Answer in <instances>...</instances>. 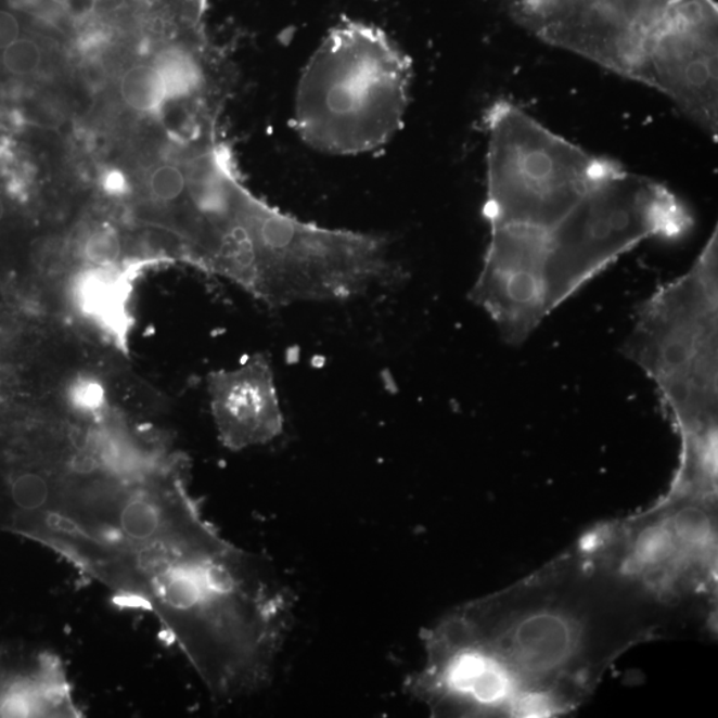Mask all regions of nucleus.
<instances>
[{"mask_svg": "<svg viewBox=\"0 0 718 718\" xmlns=\"http://www.w3.org/2000/svg\"><path fill=\"white\" fill-rule=\"evenodd\" d=\"M69 408L87 418H102L107 410V392L102 381L91 375H79L69 382L67 393Z\"/></svg>", "mask_w": 718, "mask_h": 718, "instance_id": "nucleus-14", "label": "nucleus"}, {"mask_svg": "<svg viewBox=\"0 0 718 718\" xmlns=\"http://www.w3.org/2000/svg\"><path fill=\"white\" fill-rule=\"evenodd\" d=\"M69 293L81 317L112 337L126 339L131 284L123 270L88 267L76 275Z\"/></svg>", "mask_w": 718, "mask_h": 718, "instance_id": "nucleus-10", "label": "nucleus"}, {"mask_svg": "<svg viewBox=\"0 0 718 718\" xmlns=\"http://www.w3.org/2000/svg\"><path fill=\"white\" fill-rule=\"evenodd\" d=\"M209 392L217 433L228 449L267 445L284 429L273 369L264 355L232 372L211 374Z\"/></svg>", "mask_w": 718, "mask_h": 718, "instance_id": "nucleus-9", "label": "nucleus"}, {"mask_svg": "<svg viewBox=\"0 0 718 718\" xmlns=\"http://www.w3.org/2000/svg\"><path fill=\"white\" fill-rule=\"evenodd\" d=\"M2 62L10 74L26 76L42 63V50L33 39L20 38L3 50Z\"/></svg>", "mask_w": 718, "mask_h": 718, "instance_id": "nucleus-16", "label": "nucleus"}, {"mask_svg": "<svg viewBox=\"0 0 718 718\" xmlns=\"http://www.w3.org/2000/svg\"><path fill=\"white\" fill-rule=\"evenodd\" d=\"M490 229H549L619 164L550 131L509 100L485 115Z\"/></svg>", "mask_w": 718, "mask_h": 718, "instance_id": "nucleus-6", "label": "nucleus"}, {"mask_svg": "<svg viewBox=\"0 0 718 718\" xmlns=\"http://www.w3.org/2000/svg\"><path fill=\"white\" fill-rule=\"evenodd\" d=\"M624 355L655 382L681 439L679 470L717 474V232L685 274L639 306Z\"/></svg>", "mask_w": 718, "mask_h": 718, "instance_id": "nucleus-3", "label": "nucleus"}, {"mask_svg": "<svg viewBox=\"0 0 718 718\" xmlns=\"http://www.w3.org/2000/svg\"><path fill=\"white\" fill-rule=\"evenodd\" d=\"M120 93L126 104L139 112H156L169 100L161 75L149 64L127 70L120 81Z\"/></svg>", "mask_w": 718, "mask_h": 718, "instance_id": "nucleus-12", "label": "nucleus"}, {"mask_svg": "<svg viewBox=\"0 0 718 718\" xmlns=\"http://www.w3.org/2000/svg\"><path fill=\"white\" fill-rule=\"evenodd\" d=\"M4 164H5V157L3 155V151L0 150V175L3 174Z\"/></svg>", "mask_w": 718, "mask_h": 718, "instance_id": "nucleus-20", "label": "nucleus"}, {"mask_svg": "<svg viewBox=\"0 0 718 718\" xmlns=\"http://www.w3.org/2000/svg\"><path fill=\"white\" fill-rule=\"evenodd\" d=\"M411 61L380 27L345 20L299 75L292 125L311 150L357 156L390 143L409 105Z\"/></svg>", "mask_w": 718, "mask_h": 718, "instance_id": "nucleus-4", "label": "nucleus"}, {"mask_svg": "<svg viewBox=\"0 0 718 718\" xmlns=\"http://www.w3.org/2000/svg\"><path fill=\"white\" fill-rule=\"evenodd\" d=\"M103 188L110 194H123L127 191V181L125 175L111 170L103 179Z\"/></svg>", "mask_w": 718, "mask_h": 718, "instance_id": "nucleus-19", "label": "nucleus"}, {"mask_svg": "<svg viewBox=\"0 0 718 718\" xmlns=\"http://www.w3.org/2000/svg\"><path fill=\"white\" fill-rule=\"evenodd\" d=\"M676 0H509L538 38L632 79L641 50Z\"/></svg>", "mask_w": 718, "mask_h": 718, "instance_id": "nucleus-7", "label": "nucleus"}, {"mask_svg": "<svg viewBox=\"0 0 718 718\" xmlns=\"http://www.w3.org/2000/svg\"><path fill=\"white\" fill-rule=\"evenodd\" d=\"M692 227L691 211L667 187L617 166L544 231L490 229L469 297L505 343L521 345L617 258L646 240L680 239Z\"/></svg>", "mask_w": 718, "mask_h": 718, "instance_id": "nucleus-2", "label": "nucleus"}, {"mask_svg": "<svg viewBox=\"0 0 718 718\" xmlns=\"http://www.w3.org/2000/svg\"><path fill=\"white\" fill-rule=\"evenodd\" d=\"M121 240L116 229L100 226L87 234L81 245V257L93 268H114L120 261Z\"/></svg>", "mask_w": 718, "mask_h": 718, "instance_id": "nucleus-13", "label": "nucleus"}, {"mask_svg": "<svg viewBox=\"0 0 718 718\" xmlns=\"http://www.w3.org/2000/svg\"><path fill=\"white\" fill-rule=\"evenodd\" d=\"M676 628L674 615L579 540L426 629L425 663L406 691L434 716L567 715L627 652Z\"/></svg>", "mask_w": 718, "mask_h": 718, "instance_id": "nucleus-1", "label": "nucleus"}, {"mask_svg": "<svg viewBox=\"0 0 718 718\" xmlns=\"http://www.w3.org/2000/svg\"><path fill=\"white\" fill-rule=\"evenodd\" d=\"M717 499L667 492L638 515L581 538L682 627L710 628L717 611Z\"/></svg>", "mask_w": 718, "mask_h": 718, "instance_id": "nucleus-5", "label": "nucleus"}, {"mask_svg": "<svg viewBox=\"0 0 718 718\" xmlns=\"http://www.w3.org/2000/svg\"><path fill=\"white\" fill-rule=\"evenodd\" d=\"M4 216V204L2 197H0V221H2Z\"/></svg>", "mask_w": 718, "mask_h": 718, "instance_id": "nucleus-21", "label": "nucleus"}, {"mask_svg": "<svg viewBox=\"0 0 718 718\" xmlns=\"http://www.w3.org/2000/svg\"><path fill=\"white\" fill-rule=\"evenodd\" d=\"M718 9L676 0L640 52L632 80L656 88L711 138L718 132Z\"/></svg>", "mask_w": 718, "mask_h": 718, "instance_id": "nucleus-8", "label": "nucleus"}, {"mask_svg": "<svg viewBox=\"0 0 718 718\" xmlns=\"http://www.w3.org/2000/svg\"><path fill=\"white\" fill-rule=\"evenodd\" d=\"M156 68L168 93V99L202 97L208 85L207 70L196 52L185 47L172 46L158 52Z\"/></svg>", "mask_w": 718, "mask_h": 718, "instance_id": "nucleus-11", "label": "nucleus"}, {"mask_svg": "<svg viewBox=\"0 0 718 718\" xmlns=\"http://www.w3.org/2000/svg\"><path fill=\"white\" fill-rule=\"evenodd\" d=\"M21 38V22L13 11L0 9V50Z\"/></svg>", "mask_w": 718, "mask_h": 718, "instance_id": "nucleus-18", "label": "nucleus"}, {"mask_svg": "<svg viewBox=\"0 0 718 718\" xmlns=\"http://www.w3.org/2000/svg\"><path fill=\"white\" fill-rule=\"evenodd\" d=\"M150 190L153 197L164 203H172L187 194L184 169L176 166H163L151 175Z\"/></svg>", "mask_w": 718, "mask_h": 718, "instance_id": "nucleus-17", "label": "nucleus"}, {"mask_svg": "<svg viewBox=\"0 0 718 718\" xmlns=\"http://www.w3.org/2000/svg\"><path fill=\"white\" fill-rule=\"evenodd\" d=\"M49 496V482L43 475L27 471L15 476L10 485V498L16 511L34 516Z\"/></svg>", "mask_w": 718, "mask_h": 718, "instance_id": "nucleus-15", "label": "nucleus"}]
</instances>
